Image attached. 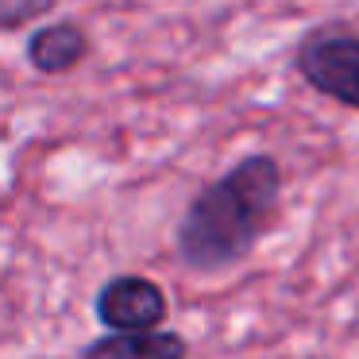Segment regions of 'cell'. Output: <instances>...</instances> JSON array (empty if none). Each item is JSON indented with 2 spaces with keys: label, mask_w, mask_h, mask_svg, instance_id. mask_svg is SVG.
I'll list each match as a JSON object with an SVG mask.
<instances>
[{
  "label": "cell",
  "mask_w": 359,
  "mask_h": 359,
  "mask_svg": "<svg viewBox=\"0 0 359 359\" xmlns=\"http://www.w3.org/2000/svg\"><path fill=\"white\" fill-rule=\"evenodd\" d=\"M282 174L266 155H251L240 166L197 194L178 224V255L194 271L232 266L255 248L278 205Z\"/></svg>",
  "instance_id": "cell-1"
},
{
  "label": "cell",
  "mask_w": 359,
  "mask_h": 359,
  "mask_svg": "<svg viewBox=\"0 0 359 359\" xmlns=\"http://www.w3.org/2000/svg\"><path fill=\"white\" fill-rule=\"evenodd\" d=\"M166 313V290L143 274H116L97 294V317L112 332H158Z\"/></svg>",
  "instance_id": "cell-2"
},
{
  "label": "cell",
  "mask_w": 359,
  "mask_h": 359,
  "mask_svg": "<svg viewBox=\"0 0 359 359\" xmlns=\"http://www.w3.org/2000/svg\"><path fill=\"white\" fill-rule=\"evenodd\" d=\"M302 74L313 89L359 109V39L325 35L302 50Z\"/></svg>",
  "instance_id": "cell-3"
},
{
  "label": "cell",
  "mask_w": 359,
  "mask_h": 359,
  "mask_svg": "<svg viewBox=\"0 0 359 359\" xmlns=\"http://www.w3.org/2000/svg\"><path fill=\"white\" fill-rule=\"evenodd\" d=\"M81 359H186V340L178 332H109L93 340Z\"/></svg>",
  "instance_id": "cell-4"
},
{
  "label": "cell",
  "mask_w": 359,
  "mask_h": 359,
  "mask_svg": "<svg viewBox=\"0 0 359 359\" xmlns=\"http://www.w3.org/2000/svg\"><path fill=\"white\" fill-rule=\"evenodd\" d=\"M27 55H32L35 70H43V74H62V70H70V66L78 62L81 55H86V35H81L74 24L43 27V32H35Z\"/></svg>",
  "instance_id": "cell-5"
},
{
  "label": "cell",
  "mask_w": 359,
  "mask_h": 359,
  "mask_svg": "<svg viewBox=\"0 0 359 359\" xmlns=\"http://www.w3.org/2000/svg\"><path fill=\"white\" fill-rule=\"evenodd\" d=\"M50 8V0H4V27H16L20 20Z\"/></svg>",
  "instance_id": "cell-6"
}]
</instances>
